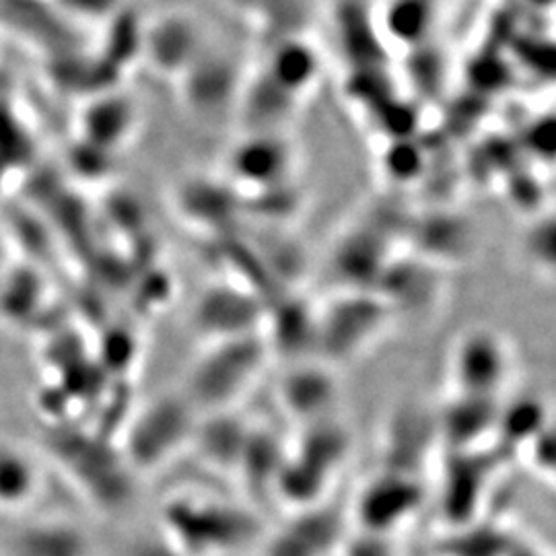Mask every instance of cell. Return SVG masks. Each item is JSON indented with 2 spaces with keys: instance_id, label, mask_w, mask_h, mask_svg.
Segmentation results:
<instances>
[{
  "instance_id": "277c9868",
  "label": "cell",
  "mask_w": 556,
  "mask_h": 556,
  "mask_svg": "<svg viewBox=\"0 0 556 556\" xmlns=\"http://www.w3.org/2000/svg\"><path fill=\"white\" fill-rule=\"evenodd\" d=\"M36 491V470L27 457L15 450H0V505L17 507Z\"/></svg>"
},
{
  "instance_id": "3957f363",
  "label": "cell",
  "mask_w": 556,
  "mask_h": 556,
  "mask_svg": "<svg viewBox=\"0 0 556 556\" xmlns=\"http://www.w3.org/2000/svg\"><path fill=\"white\" fill-rule=\"evenodd\" d=\"M417 501L418 491L410 480L386 478L367 491L361 505V516L374 528H383L388 523L394 526L415 509Z\"/></svg>"
},
{
  "instance_id": "5b68a950",
  "label": "cell",
  "mask_w": 556,
  "mask_h": 556,
  "mask_svg": "<svg viewBox=\"0 0 556 556\" xmlns=\"http://www.w3.org/2000/svg\"><path fill=\"white\" fill-rule=\"evenodd\" d=\"M332 392V381L318 371L299 374L289 379L285 397L295 413H316L326 406Z\"/></svg>"
},
{
  "instance_id": "7a4b0ae2",
  "label": "cell",
  "mask_w": 556,
  "mask_h": 556,
  "mask_svg": "<svg viewBox=\"0 0 556 556\" xmlns=\"http://www.w3.org/2000/svg\"><path fill=\"white\" fill-rule=\"evenodd\" d=\"M509 361L503 342L489 332H475L459 342L454 357L456 383L468 396L486 397L507 376Z\"/></svg>"
},
{
  "instance_id": "6da1fadb",
  "label": "cell",
  "mask_w": 556,
  "mask_h": 556,
  "mask_svg": "<svg viewBox=\"0 0 556 556\" xmlns=\"http://www.w3.org/2000/svg\"><path fill=\"white\" fill-rule=\"evenodd\" d=\"M262 351L248 337L233 338L225 349L215 351L194 376V394L204 404H225L248 388L258 371Z\"/></svg>"
}]
</instances>
